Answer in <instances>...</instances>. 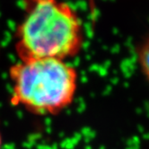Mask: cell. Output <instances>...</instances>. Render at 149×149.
Instances as JSON below:
<instances>
[{
    "mask_svg": "<svg viewBox=\"0 0 149 149\" xmlns=\"http://www.w3.org/2000/svg\"><path fill=\"white\" fill-rule=\"evenodd\" d=\"M2 146H3V139H2V136H1V133H0V149L2 148Z\"/></svg>",
    "mask_w": 149,
    "mask_h": 149,
    "instance_id": "obj_4",
    "label": "cell"
},
{
    "mask_svg": "<svg viewBox=\"0 0 149 149\" xmlns=\"http://www.w3.org/2000/svg\"><path fill=\"white\" fill-rule=\"evenodd\" d=\"M11 102L31 113L54 115L72 104L77 91V69L55 58L18 61L9 69Z\"/></svg>",
    "mask_w": 149,
    "mask_h": 149,
    "instance_id": "obj_2",
    "label": "cell"
},
{
    "mask_svg": "<svg viewBox=\"0 0 149 149\" xmlns=\"http://www.w3.org/2000/svg\"><path fill=\"white\" fill-rule=\"evenodd\" d=\"M19 61L65 60L84 44V29L74 10L61 0H24V15L15 31Z\"/></svg>",
    "mask_w": 149,
    "mask_h": 149,
    "instance_id": "obj_1",
    "label": "cell"
},
{
    "mask_svg": "<svg viewBox=\"0 0 149 149\" xmlns=\"http://www.w3.org/2000/svg\"><path fill=\"white\" fill-rule=\"evenodd\" d=\"M136 56L142 76L149 84V33L138 44L136 50Z\"/></svg>",
    "mask_w": 149,
    "mask_h": 149,
    "instance_id": "obj_3",
    "label": "cell"
}]
</instances>
